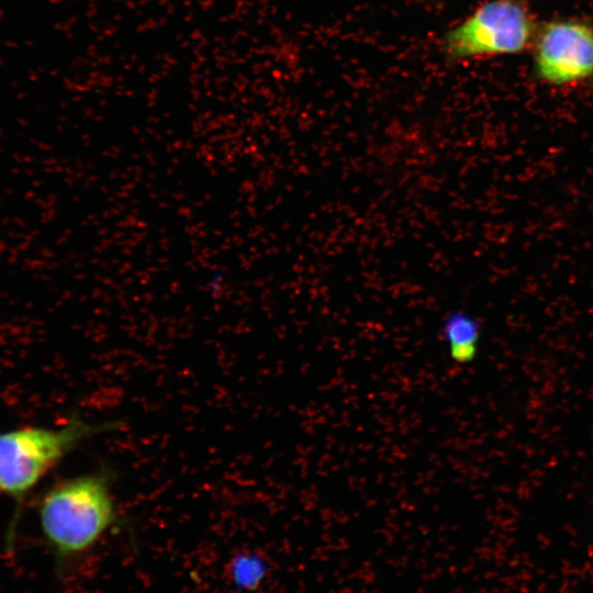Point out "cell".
I'll return each mask as SVG.
<instances>
[{
	"instance_id": "6da1fadb",
	"label": "cell",
	"mask_w": 593,
	"mask_h": 593,
	"mask_svg": "<svg viewBox=\"0 0 593 593\" xmlns=\"http://www.w3.org/2000/svg\"><path fill=\"white\" fill-rule=\"evenodd\" d=\"M111 485L112 473L102 468L58 482L44 494L40 525L59 578L72 574L101 539L121 526Z\"/></svg>"
},
{
	"instance_id": "7a4b0ae2",
	"label": "cell",
	"mask_w": 593,
	"mask_h": 593,
	"mask_svg": "<svg viewBox=\"0 0 593 593\" xmlns=\"http://www.w3.org/2000/svg\"><path fill=\"white\" fill-rule=\"evenodd\" d=\"M118 425L74 418L57 428L23 427L0 433V493L21 502L63 457L82 440Z\"/></svg>"
},
{
	"instance_id": "3957f363",
	"label": "cell",
	"mask_w": 593,
	"mask_h": 593,
	"mask_svg": "<svg viewBox=\"0 0 593 593\" xmlns=\"http://www.w3.org/2000/svg\"><path fill=\"white\" fill-rule=\"evenodd\" d=\"M533 34V22L521 3L491 0L445 34L444 52L451 60L516 54Z\"/></svg>"
},
{
	"instance_id": "277c9868",
	"label": "cell",
	"mask_w": 593,
	"mask_h": 593,
	"mask_svg": "<svg viewBox=\"0 0 593 593\" xmlns=\"http://www.w3.org/2000/svg\"><path fill=\"white\" fill-rule=\"evenodd\" d=\"M538 76L556 86L593 76V27L580 21H555L540 31L535 45Z\"/></svg>"
},
{
	"instance_id": "5b68a950",
	"label": "cell",
	"mask_w": 593,
	"mask_h": 593,
	"mask_svg": "<svg viewBox=\"0 0 593 593\" xmlns=\"http://www.w3.org/2000/svg\"><path fill=\"white\" fill-rule=\"evenodd\" d=\"M441 335L451 360L459 365L471 362L479 348L480 324L463 311H452L444 318Z\"/></svg>"
},
{
	"instance_id": "8992f818",
	"label": "cell",
	"mask_w": 593,
	"mask_h": 593,
	"mask_svg": "<svg viewBox=\"0 0 593 593\" xmlns=\"http://www.w3.org/2000/svg\"><path fill=\"white\" fill-rule=\"evenodd\" d=\"M266 573V566L258 555L243 552L230 562V574L234 584L244 591L259 586Z\"/></svg>"
}]
</instances>
